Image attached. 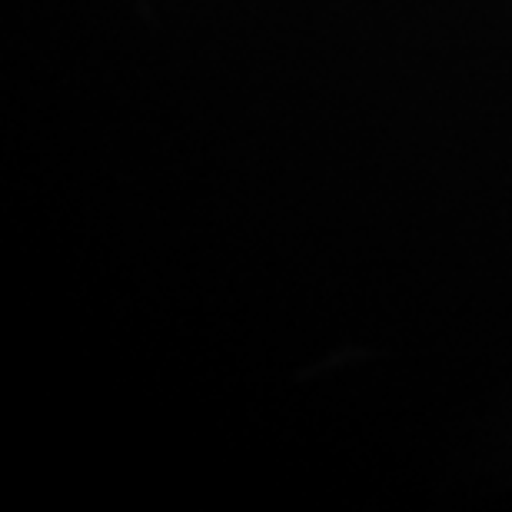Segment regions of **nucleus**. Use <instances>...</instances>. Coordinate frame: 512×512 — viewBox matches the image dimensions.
Wrapping results in <instances>:
<instances>
[]
</instances>
